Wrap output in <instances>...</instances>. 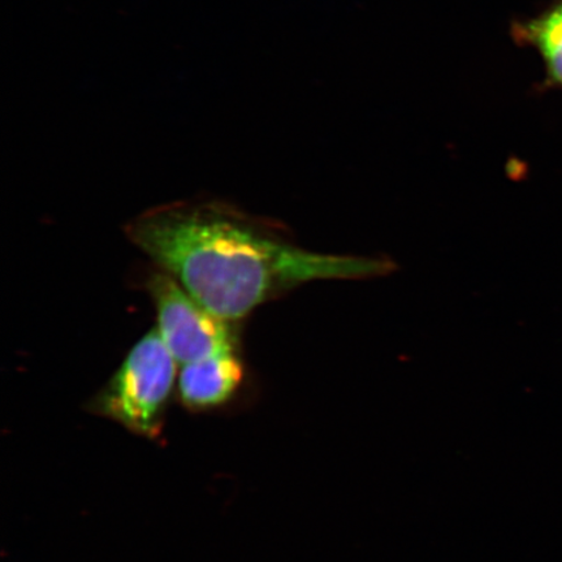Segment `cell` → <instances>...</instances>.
<instances>
[{
	"label": "cell",
	"mask_w": 562,
	"mask_h": 562,
	"mask_svg": "<svg viewBox=\"0 0 562 562\" xmlns=\"http://www.w3.org/2000/svg\"><path fill=\"white\" fill-rule=\"evenodd\" d=\"M179 369L157 328H153L133 346L87 409L139 438L157 441L164 435Z\"/></svg>",
	"instance_id": "cell-2"
},
{
	"label": "cell",
	"mask_w": 562,
	"mask_h": 562,
	"mask_svg": "<svg viewBox=\"0 0 562 562\" xmlns=\"http://www.w3.org/2000/svg\"><path fill=\"white\" fill-rule=\"evenodd\" d=\"M124 231L154 265L229 323L311 281L378 278L395 270L389 259L301 249L271 223L220 200L166 203L133 217Z\"/></svg>",
	"instance_id": "cell-1"
},
{
	"label": "cell",
	"mask_w": 562,
	"mask_h": 562,
	"mask_svg": "<svg viewBox=\"0 0 562 562\" xmlns=\"http://www.w3.org/2000/svg\"><path fill=\"white\" fill-rule=\"evenodd\" d=\"M245 364L240 349L182 364L176 396L187 411H220L235 402L245 382Z\"/></svg>",
	"instance_id": "cell-4"
},
{
	"label": "cell",
	"mask_w": 562,
	"mask_h": 562,
	"mask_svg": "<svg viewBox=\"0 0 562 562\" xmlns=\"http://www.w3.org/2000/svg\"><path fill=\"white\" fill-rule=\"evenodd\" d=\"M144 286L156 306L157 331L179 367L240 349L236 323L211 314L170 273L157 267Z\"/></svg>",
	"instance_id": "cell-3"
},
{
	"label": "cell",
	"mask_w": 562,
	"mask_h": 562,
	"mask_svg": "<svg viewBox=\"0 0 562 562\" xmlns=\"http://www.w3.org/2000/svg\"><path fill=\"white\" fill-rule=\"evenodd\" d=\"M515 34L537 48L546 65L548 83L562 89V0L538 18L519 24Z\"/></svg>",
	"instance_id": "cell-5"
}]
</instances>
